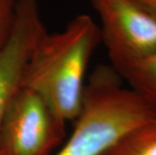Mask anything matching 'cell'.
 <instances>
[{"mask_svg": "<svg viewBox=\"0 0 156 155\" xmlns=\"http://www.w3.org/2000/svg\"><path fill=\"white\" fill-rule=\"evenodd\" d=\"M100 26L80 14L58 32H44L24 72L22 88L37 94L58 120L75 121L81 111L85 76L96 48Z\"/></svg>", "mask_w": 156, "mask_h": 155, "instance_id": "1", "label": "cell"}, {"mask_svg": "<svg viewBox=\"0 0 156 155\" xmlns=\"http://www.w3.org/2000/svg\"><path fill=\"white\" fill-rule=\"evenodd\" d=\"M156 116L114 69L100 65L85 85L71 136L52 155H105L128 132Z\"/></svg>", "mask_w": 156, "mask_h": 155, "instance_id": "2", "label": "cell"}, {"mask_svg": "<svg viewBox=\"0 0 156 155\" xmlns=\"http://www.w3.org/2000/svg\"><path fill=\"white\" fill-rule=\"evenodd\" d=\"M66 125L37 94L21 88L0 128V155H51L65 140Z\"/></svg>", "mask_w": 156, "mask_h": 155, "instance_id": "3", "label": "cell"}, {"mask_svg": "<svg viewBox=\"0 0 156 155\" xmlns=\"http://www.w3.org/2000/svg\"><path fill=\"white\" fill-rule=\"evenodd\" d=\"M113 68L156 52V17L130 0H92Z\"/></svg>", "mask_w": 156, "mask_h": 155, "instance_id": "4", "label": "cell"}, {"mask_svg": "<svg viewBox=\"0 0 156 155\" xmlns=\"http://www.w3.org/2000/svg\"><path fill=\"white\" fill-rule=\"evenodd\" d=\"M44 32L37 1L17 0L10 34L0 48V128L21 90L29 58Z\"/></svg>", "mask_w": 156, "mask_h": 155, "instance_id": "5", "label": "cell"}, {"mask_svg": "<svg viewBox=\"0 0 156 155\" xmlns=\"http://www.w3.org/2000/svg\"><path fill=\"white\" fill-rule=\"evenodd\" d=\"M113 69L156 113V52Z\"/></svg>", "mask_w": 156, "mask_h": 155, "instance_id": "6", "label": "cell"}, {"mask_svg": "<svg viewBox=\"0 0 156 155\" xmlns=\"http://www.w3.org/2000/svg\"><path fill=\"white\" fill-rule=\"evenodd\" d=\"M105 155H156V116L128 132Z\"/></svg>", "mask_w": 156, "mask_h": 155, "instance_id": "7", "label": "cell"}, {"mask_svg": "<svg viewBox=\"0 0 156 155\" xmlns=\"http://www.w3.org/2000/svg\"><path fill=\"white\" fill-rule=\"evenodd\" d=\"M16 0H0V48L7 41L14 20Z\"/></svg>", "mask_w": 156, "mask_h": 155, "instance_id": "8", "label": "cell"}, {"mask_svg": "<svg viewBox=\"0 0 156 155\" xmlns=\"http://www.w3.org/2000/svg\"><path fill=\"white\" fill-rule=\"evenodd\" d=\"M130 1L156 17V0H130Z\"/></svg>", "mask_w": 156, "mask_h": 155, "instance_id": "9", "label": "cell"}]
</instances>
